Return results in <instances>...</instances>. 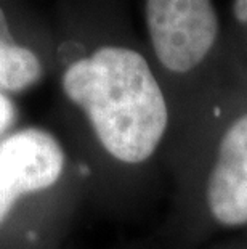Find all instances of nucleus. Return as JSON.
I'll use <instances>...</instances> for the list:
<instances>
[{"mask_svg": "<svg viewBox=\"0 0 247 249\" xmlns=\"http://www.w3.org/2000/svg\"><path fill=\"white\" fill-rule=\"evenodd\" d=\"M165 169L177 241L198 245L246 231L247 103H214L193 113L173 135Z\"/></svg>", "mask_w": 247, "mask_h": 249, "instance_id": "nucleus-2", "label": "nucleus"}, {"mask_svg": "<svg viewBox=\"0 0 247 249\" xmlns=\"http://www.w3.org/2000/svg\"><path fill=\"white\" fill-rule=\"evenodd\" d=\"M40 76V60L33 50L15 42L3 10L0 8V90L21 92L34 86Z\"/></svg>", "mask_w": 247, "mask_h": 249, "instance_id": "nucleus-5", "label": "nucleus"}, {"mask_svg": "<svg viewBox=\"0 0 247 249\" xmlns=\"http://www.w3.org/2000/svg\"><path fill=\"white\" fill-rule=\"evenodd\" d=\"M220 249H231V248H228V246H222V248H220Z\"/></svg>", "mask_w": 247, "mask_h": 249, "instance_id": "nucleus-9", "label": "nucleus"}, {"mask_svg": "<svg viewBox=\"0 0 247 249\" xmlns=\"http://www.w3.org/2000/svg\"><path fill=\"white\" fill-rule=\"evenodd\" d=\"M69 172L66 148L49 130H16L0 140V225L24 195L53 190Z\"/></svg>", "mask_w": 247, "mask_h": 249, "instance_id": "nucleus-4", "label": "nucleus"}, {"mask_svg": "<svg viewBox=\"0 0 247 249\" xmlns=\"http://www.w3.org/2000/svg\"><path fill=\"white\" fill-rule=\"evenodd\" d=\"M61 87L85 119L99 161L115 176L143 182L167 164L175 111L138 50L98 47L66 66Z\"/></svg>", "mask_w": 247, "mask_h": 249, "instance_id": "nucleus-1", "label": "nucleus"}, {"mask_svg": "<svg viewBox=\"0 0 247 249\" xmlns=\"http://www.w3.org/2000/svg\"><path fill=\"white\" fill-rule=\"evenodd\" d=\"M225 246H228L231 249H247V230L243 231V233H239V236L236 238L234 241H231V243H228V245H225Z\"/></svg>", "mask_w": 247, "mask_h": 249, "instance_id": "nucleus-8", "label": "nucleus"}, {"mask_svg": "<svg viewBox=\"0 0 247 249\" xmlns=\"http://www.w3.org/2000/svg\"><path fill=\"white\" fill-rule=\"evenodd\" d=\"M233 13L239 23L247 24V0H234Z\"/></svg>", "mask_w": 247, "mask_h": 249, "instance_id": "nucleus-7", "label": "nucleus"}, {"mask_svg": "<svg viewBox=\"0 0 247 249\" xmlns=\"http://www.w3.org/2000/svg\"><path fill=\"white\" fill-rule=\"evenodd\" d=\"M146 24L159 66L180 81L210 60L220 34L212 0H146Z\"/></svg>", "mask_w": 247, "mask_h": 249, "instance_id": "nucleus-3", "label": "nucleus"}, {"mask_svg": "<svg viewBox=\"0 0 247 249\" xmlns=\"http://www.w3.org/2000/svg\"><path fill=\"white\" fill-rule=\"evenodd\" d=\"M15 116H16V109H15L12 100L0 93V137L15 123Z\"/></svg>", "mask_w": 247, "mask_h": 249, "instance_id": "nucleus-6", "label": "nucleus"}]
</instances>
